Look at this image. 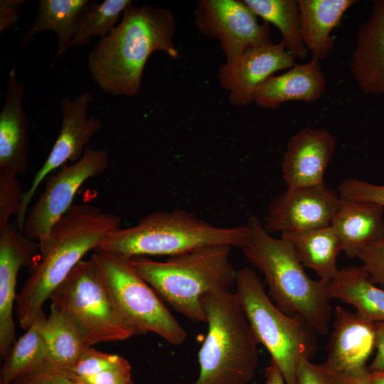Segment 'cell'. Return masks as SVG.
<instances>
[{
	"instance_id": "cell-1",
	"label": "cell",
	"mask_w": 384,
	"mask_h": 384,
	"mask_svg": "<svg viewBox=\"0 0 384 384\" xmlns=\"http://www.w3.org/2000/svg\"><path fill=\"white\" fill-rule=\"evenodd\" d=\"M176 26L167 9L133 4L126 8L119 24L87 55V68L98 87L112 96L137 95L153 53L178 58L174 41Z\"/></svg>"
},
{
	"instance_id": "cell-2",
	"label": "cell",
	"mask_w": 384,
	"mask_h": 384,
	"mask_svg": "<svg viewBox=\"0 0 384 384\" xmlns=\"http://www.w3.org/2000/svg\"><path fill=\"white\" fill-rule=\"evenodd\" d=\"M120 218L88 203L73 205L40 245V255L16 297L21 326L27 329L53 291L91 250L122 227Z\"/></svg>"
},
{
	"instance_id": "cell-3",
	"label": "cell",
	"mask_w": 384,
	"mask_h": 384,
	"mask_svg": "<svg viewBox=\"0 0 384 384\" xmlns=\"http://www.w3.org/2000/svg\"><path fill=\"white\" fill-rule=\"evenodd\" d=\"M246 225L250 235L242 252L264 275L270 298L285 314L299 316L319 335H328L333 311L328 282L312 279L291 242L273 237L257 216Z\"/></svg>"
},
{
	"instance_id": "cell-4",
	"label": "cell",
	"mask_w": 384,
	"mask_h": 384,
	"mask_svg": "<svg viewBox=\"0 0 384 384\" xmlns=\"http://www.w3.org/2000/svg\"><path fill=\"white\" fill-rule=\"evenodd\" d=\"M245 224L233 227L214 225L185 210L151 213L129 228H119L95 250L129 257H175L201 248L227 245L242 248L249 239Z\"/></svg>"
},
{
	"instance_id": "cell-5",
	"label": "cell",
	"mask_w": 384,
	"mask_h": 384,
	"mask_svg": "<svg viewBox=\"0 0 384 384\" xmlns=\"http://www.w3.org/2000/svg\"><path fill=\"white\" fill-rule=\"evenodd\" d=\"M231 247L201 248L164 262L134 256L131 264L139 276L176 311L190 320L206 323L203 297L228 291L237 271L230 260Z\"/></svg>"
},
{
	"instance_id": "cell-6",
	"label": "cell",
	"mask_w": 384,
	"mask_h": 384,
	"mask_svg": "<svg viewBox=\"0 0 384 384\" xmlns=\"http://www.w3.org/2000/svg\"><path fill=\"white\" fill-rule=\"evenodd\" d=\"M208 332L198 351L200 373L190 384H248L256 374L259 341L235 292L206 294Z\"/></svg>"
},
{
	"instance_id": "cell-7",
	"label": "cell",
	"mask_w": 384,
	"mask_h": 384,
	"mask_svg": "<svg viewBox=\"0 0 384 384\" xmlns=\"http://www.w3.org/2000/svg\"><path fill=\"white\" fill-rule=\"evenodd\" d=\"M235 285V293L259 343L270 353L286 384H296L299 361L311 360L317 351L318 334L299 316L292 317L279 309L252 268L238 270Z\"/></svg>"
},
{
	"instance_id": "cell-8",
	"label": "cell",
	"mask_w": 384,
	"mask_h": 384,
	"mask_svg": "<svg viewBox=\"0 0 384 384\" xmlns=\"http://www.w3.org/2000/svg\"><path fill=\"white\" fill-rule=\"evenodd\" d=\"M126 255L95 251L88 260L117 314L134 335L154 333L174 345L183 343L187 333L132 267Z\"/></svg>"
},
{
	"instance_id": "cell-9",
	"label": "cell",
	"mask_w": 384,
	"mask_h": 384,
	"mask_svg": "<svg viewBox=\"0 0 384 384\" xmlns=\"http://www.w3.org/2000/svg\"><path fill=\"white\" fill-rule=\"evenodd\" d=\"M73 321L88 347L134 336L124 324L89 260H81L50 297Z\"/></svg>"
},
{
	"instance_id": "cell-10",
	"label": "cell",
	"mask_w": 384,
	"mask_h": 384,
	"mask_svg": "<svg viewBox=\"0 0 384 384\" xmlns=\"http://www.w3.org/2000/svg\"><path fill=\"white\" fill-rule=\"evenodd\" d=\"M109 162L107 151L87 147L78 161L65 164L54 174H50L43 192L26 215L23 233L43 243L55 223L73 206L80 188L88 179L104 173Z\"/></svg>"
},
{
	"instance_id": "cell-11",
	"label": "cell",
	"mask_w": 384,
	"mask_h": 384,
	"mask_svg": "<svg viewBox=\"0 0 384 384\" xmlns=\"http://www.w3.org/2000/svg\"><path fill=\"white\" fill-rule=\"evenodd\" d=\"M194 18L201 33L220 42L225 63L235 61L251 48L273 43L269 24H260L244 1L200 0Z\"/></svg>"
},
{
	"instance_id": "cell-12",
	"label": "cell",
	"mask_w": 384,
	"mask_h": 384,
	"mask_svg": "<svg viewBox=\"0 0 384 384\" xmlns=\"http://www.w3.org/2000/svg\"><path fill=\"white\" fill-rule=\"evenodd\" d=\"M93 100V95L87 91L81 92L73 100L67 97L60 100L62 122L60 132L47 159L24 192L21 209L16 218V227L21 231L23 230L28 207L41 182L57 169L78 161L92 137L101 129L102 122L100 118L87 117Z\"/></svg>"
},
{
	"instance_id": "cell-13",
	"label": "cell",
	"mask_w": 384,
	"mask_h": 384,
	"mask_svg": "<svg viewBox=\"0 0 384 384\" xmlns=\"http://www.w3.org/2000/svg\"><path fill=\"white\" fill-rule=\"evenodd\" d=\"M342 201L325 183L286 188L268 204L262 223L281 235L329 226Z\"/></svg>"
},
{
	"instance_id": "cell-14",
	"label": "cell",
	"mask_w": 384,
	"mask_h": 384,
	"mask_svg": "<svg viewBox=\"0 0 384 384\" xmlns=\"http://www.w3.org/2000/svg\"><path fill=\"white\" fill-rule=\"evenodd\" d=\"M334 314L324 366L336 376L366 378V363L375 348V322L341 306Z\"/></svg>"
},
{
	"instance_id": "cell-15",
	"label": "cell",
	"mask_w": 384,
	"mask_h": 384,
	"mask_svg": "<svg viewBox=\"0 0 384 384\" xmlns=\"http://www.w3.org/2000/svg\"><path fill=\"white\" fill-rule=\"evenodd\" d=\"M295 58L281 41L251 48L232 63H225L218 70L220 86L228 92L235 106H245L253 102L257 88L277 71L290 69Z\"/></svg>"
},
{
	"instance_id": "cell-16",
	"label": "cell",
	"mask_w": 384,
	"mask_h": 384,
	"mask_svg": "<svg viewBox=\"0 0 384 384\" xmlns=\"http://www.w3.org/2000/svg\"><path fill=\"white\" fill-rule=\"evenodd\" d=\"M40 251L38 241L28 238L11 223L0 232V355L5 358L15 342L13 315L17 275L29 267Z\"/></svg>"
},
{
	"instance_id": "cell-17",
	"label": "cell",
	"mask_w": 384,
	"mask_h": 384,
	"mask_svg": "<svg viewBox=\"0 0 384 384\" xmlns=\"http://www.w3.org/2000/svg\"><path fill=\"white\" fill-rule=\"evenodd\" d=\"M336 149V140L326 129L305 127L288 141L281 163L287 188L324 183L326 170Z\"/></svg>"
},
{
	"instance_id": "cell-18",
	"label": "cell",
	"mask_w": 384,
	"mask_h": 384,
	"mask_svg": "<svg viewBox=\"0 0 384 384\" xmlns=\"http://www.w3.org/2000/svg\"><path fill=\"white\" fill-rule=\"evenodd\" d=\"M15 60L6 81L0 112V173L18 177L28 169V119L23 106L26 87L16 75Z\"/></svg>"
},
{
	"instance_id": "cell-19",
	"label": "cell",
	"mask_w": 384,
	"mask_h": 384,
	"mask_svg": "<svg viewBox=\"0 0 384 384\" xmlns=\"http://www.w3.org/2000/svg\"><path fill=\"white\" fill-rule=\"evenodd\" d=\"M350 71L362 92L384 96V0L373 1L357 31Z\"/></svg>"
},
{
	"instance_id": "cell-20",
	"label": "cell",
	"mask_w": 384,
	"mask_h": 384,
	"mask_svg": "<svg viewBox=\"0 0 384 384\" xmlns=\"http://www.w3.org/2000/svg\"><path fill=\"white\" fill-rule=\"evenodd\" d=\"M326 78L316 60L295 65L287 72L272 75L255 90L253 102L259 107L275 110L290 101L314 102L325 93Z\"/></svg>"
},
{
	"instance_id": "cell-21",
	"label": "cell",
	"mask_w": 384,
	"mask_h": 384,
	"mask_svg": "<svg viewBox=\"0 0 384 384\" xmlns=\"http://www.w3.org/2000/svg\"><path fill=\"white\" fill-rule=\"evenodd\" d=\"M383 213L384 208L378 203L343 199L330 225L348 257H357L384 235Z\"/></svg>"
},
{
	"instance_id": "cell-22",
	"label": "cell",
	"mask_w": 384,
	"mask_h": 384,
	"mask_svg": "<svg viewBox=\"0 0 384 384\" xmlns=\"http://www.w3.org/2000/svg\"><path fill=\"white\" fill-rule=\"evenodd\" d=\"M304 44L311 59L326 60L334 48L332 31L356 0H297Z\"/></svg>"
},
{
	"instance_id": "cell-23",
	"label": "cell",
	"mask_w": 384,
	"mask_h": 384,
	"mask_svg": "<svg viewBox=\"0 0 384 384\" xmlns=\"http://www.w3.org/2000/svg\"><path fill=\"white\" fill-rule=\"evenodd\" d=\"M328 288L331 299L352 305L373 322H384V289L375 286L361 266L339 269Z\"/></svg>"
},
{
	"instance_id": "cell-24",
	"label": "cell",
	"mask_w": 384,
	"mask_h": 384,
	"mask_svg": "<svg viewBox=\"0 0 384 384\" xmlns=\"http://www.w3.org/2000/svg\"><path fill=\"white\" fill-rule=\"evenodd\" d=\"M280 237L291 242L303 266L314 270L320 280L329 282L336 276L342 249L331 225Z\"/></svg>"
},
{
	"instance_id": "cell-25",
	"label": "cell",
	"mask_w": 384,
	"mask_h": 384,
	"mask_svg": "<svg viewBox=\"0 0 384 384\" xmlns=\"http://www.w3.org/2000/svg\"><path fill=\"white\" fill-rule=\"evenodd\" d=\"M38 13L27 31L22 35L18 53L36 36L53 31L58 38L55 60L68 50L76 20L89 0H38Z\"/></svg>"
},
{
	"instance_id": "cell-26",
	"label": "cell",
	"mask_w": 384,
	"mask_h": 384,
	"mask_svg": "<svg viewBox=\"0 0 384 384\" xmlns=\"http://www.w3.org/2000/svg\"><path fill=\"white\" fill-rule=\"evenodd\" d=\"M46 316L41 311L26 331L13 343L0 372V384H12L17 379L49 364L43 326Z\"/></svg>"
},
{
	"instance_id": "cell-27",
	"label": "cell",
	"mask_w": 384,
	"mask_h": 384,
	"mask_svg": "<svg viewBox=\"0 0 384 384\" xmlns=\"http://www.w3.org/2000/svg\"><path fill=\"white\" fill-rule=\"evenodd\" d=\"M42 332L49 356L47 366L68 370L88 347L69 316L53 303Z\"/></svg>"
},
{
	"instance_id": "cell-28",
	"label": "cell",
	"mask_w": 384,
	"mask_h": 384,
	"mask_svg": "<svg viewBox=\"0 0 384 384\" xmlns=\"http://www.w3.org/2000/svg\"><path fill=\"white\" fill-rule=\"evenodd\" d=\"M265 23L275 26L282 42L295 59H305L309 53L302 41L297 0H243Z\"/></svg>"
},
{
	"instance_id": "cell-29",
	"label": "cell",
	"mask_w": 384,
	"mask_h": 384,
	"mask_svg": "<svg viewBox=\"0 0 384 384\" xmlns=\"http://www.w3.org/2000/svg\"><path fill=\"white\" fill-rule=\"evenodd\" d=\"M64 370L81 384H135L126 358L92 347L85 349L73 367Z\"/></svg>"
},
{
	"instance_id": "cell-30",
	"label": "cell",
	"mask_w": 384,
	"mask_h": 384,
	"mask_svg": "<svg viewBox=\"0 0 384 384\" xmlns=\"http://www.w3.org/2000/svg\"><path fill=\"white\" fill-rule=\"evenodd\" d=\"M132 4L131 0L90 1L76 20L68 49L86 45L93 36L100 39L107 36L116 26L119 16Z\"/></svg>"
},
{
	"instance_id": "cell-31",
	"label": "cell",
	"mask_w": 384,
	"mask_h": 384,
	"mask_svg": "<svg viewBox=\"0 0 384 384\" xmlns=\"http://www.w3.org/2000/svg\"><path fill=\"white\" fill-rule=\"evenodd\" d=\"M24 192L18 177L0 173V232L19 215Z\"/></svg>"
},
{
	"instance_id": "cell-32",
	"label": "cell",
	"mask_w": 384,
	"mask_h": 384,
	"mask_svg": "<svg viewBox=\"0 0 384 384\" xmlns=\"http://www.w3.org/2000/svg\"><path fill=\"white\" fill-rule=\"evenodd\" d=\"M337 191L343 200L372 202L384 208V183L375 184L363 179L348 178L340 183Z\"/></svg>"
},
{
	"instance_id": "cell-33",
	"label": "cell",
	"mask_w": 384,
	"mask_h": 384,
	"mask_svg": "<svg viewBox=\"0 0 384 384\" xmlns=\"http://www.w3.org/2000/svg\"><path fill=\"white\" fill-rule=\"evenodd\" d=\"M362 267L374 284L384 285V235L365 247L358 254Z\"/></svg>"
},
{
	"instance_id": "cell-34",
	"label": "cell",
	"mask_w": 384,
	"mask_h": 384,
	"mask_svg": "<svg viewBox=\"0 0 384 384\" xmlns=\"http://www.w3.org/2000/svg\"><path fill=\"white\" fill-rule=\"evenodd\" d=\"M12 384H81L60 368L45 366L14 381Z\"/></svg>"
},
{
	"instance_id": "cell-35",
	"label": "cell",
	"mask_w": 384,
	"mask_h": 384,
	"mask_svg": "<svg viewBox=\"0 0 384 384\" xmlns=\"http://www.w3.org/2000/svg\"><path fill=\"white\" fill-rule=\"evenodd\" d=\"M296 384H335L332 373L323 364L302 358L297 368Z\"/></svg>"
},
{
	"instance_id": "cell-36",
	"label": "cell",
	"mask_w": 384,
	"mask_h": 384,
	"mask_svg": "<svg viewBox=\"0 0 384 384\" xmlns=\"http://www.w3.org/2000/svg\"><path fill=\"white\" fill-rule=\"evenodd\" d=\"M25 0L0 1V33L16 27L21 18Z\"/></svg>"
},
{
	"instance_id": "cell-37",
	"label": "cell",
	"mask_w": 384,
	"mask_h": 384,
	"mask_svg": "<svg viewBox=\"0 0 384 384\" xmlns=\"http://www.w3.org/2000/svg\"><path fill=\"white\" fill-rule=\"evenodd\" d=\"M375 358L368 366V372L384 370V322H375Z\"/></svg>"
},
{
	"instance_id": "cell-38",
	"label": "cell",
	"mask_w": 384,
	"mask_h": 384,
	"mask_svg": "<svg viewBox=\"0 0 384 384\" xmlns=\"http://www.w3.org/2000/svg\"><path fill=\"white\" fill-rule=\"evenodd\" d=\"M265 377L267 384H286L281 371L272 360L265 368Z\"/></svg>"
},
{
	"instance_id": "cell-39",
	"label": "cell",
	"mask_w": 384,
	"mask_h": 384,
	"mask_svg": "<svg viewBox=\"0 0 384 384\" xmlns=\"http://www.w3.org/2000/svg\"><path fill=\"white\" fill-rule=\"evenodd\" d=\"M335 384H370L366 378H347L336 376L332 373Z\"/></svg>"
},
{
	"instance_id": "cell-40",
	"label": "cell",
	"mask_w": 384,
	"mask_h": 384,
	"mask_svg": "<svg viewBox=\"0 0 384 384\" xmlns=\"http://www.w3.org/2000/svg\"><path fill=\"white\" fill-rule=\"evenodd\" d=\"M367 379L370 384H384V370L369 372Z\"/></svg>"
}]
</instances>
